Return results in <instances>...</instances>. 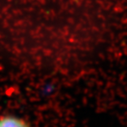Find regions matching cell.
<instances>
[{
  "instance_id": "1",
  "label": "cell",
  "mask_w": 127,
  "mask_h": 127,
  "mask_svg": "<svg viewBox=\"0 0 127 127\" xmlns=\"http://www.w3.org/2000/svg\"><path fill=\"white\" fill-rule=\"evenodd\" d=\"M0 127H29V125L22 118L8 115L0 117Z\"/></svg>"
}]
</instances>
